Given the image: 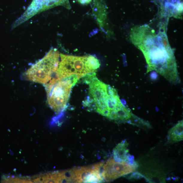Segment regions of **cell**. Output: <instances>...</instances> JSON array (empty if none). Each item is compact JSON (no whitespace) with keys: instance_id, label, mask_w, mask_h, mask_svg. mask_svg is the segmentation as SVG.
Here are the masks:
<instances>
[{"instance_id":"obj_1","label":"cell","mask_w":183,"mask_h":183,"mask_svg":"<svg viewBox=\"0 0 183 183\" xmlns=\"http://www.w3.org/2000/svg\"><path fill=\"white\" fill-rule=\"evenodd\" d=\"M143 27L133 30L132 39L134 44L142 51L148 64L147 73L155 71L173 84L180 83L181 81L178 71L173 51L169 43L164 38L158 40V36L146 34Z\"/></svg>"},{"instance_id":"obj_2","label":"cell","mask_w":183,"mask_h":183,"mask_svg":"<svg viewBox=\"0 0 183 183\" xmlns=\"http://www.w3.org/2000/svg\"><path fill=\"white\" fill-rule=\"evenodd\" d=\"M89 86V97L84 105L109 119L115 121L126 107L121 102L115 89L99 80L95 73L85 76Z\"/></svg>"},{"instance_id":"obj_3","label":"cell","mask_w":183,"mask_h":183,"mask_svg":"<svg viewBox=\"0 0 183 183\" xmlns=\"http://www.w3.org/2000/svg\"><path fill=\"white\" fill-rule=\"evenodd\" d=\"M61 61L54 77L61 80L72 75L79 79L95 73L100 67L99 60L93 55L78 56L61 54Z\"/></svg>"},{"instance_id":"obj_4","label":"cell","mask_w":183,"mask_h":183,"mask_svg":"<svg viewBox=\"0 0 183 183\" xmlns=\"http://www.w3.org/2000/svg\"><path fill=\"white\" fill-rule=\"evenodd\" d=\"M79 78L76 75L58 80L53 78L45 84L48 104L56 113H61L68 102L72 87Z\"/></svg>"},{"instance_id":"obj_5","label":"cell","mask_w":183,"mask_h":183,"mask_svg":"<svg viewBox=\"0 0 183 183\" xmlns=\"http://www.w3.org/2000/svg\"><path fill=\"white\" fill-rule=\"evenodd\" d=\"M60 56L59 51L56 49H52L44 57L25 72V78L36 83L47 84L58 70Z\"/></svg>"},{"instance_id":"obj_6","label":"cell","mask_w":183,"mask_h":183,"mask_svg":"<svg viewBox=\"0 0 183 183\" xmlns=\"http://www.w3.org/2000/svg\"><path fill=\"white\" fill-rule=\"evenodd\" d=\"M59 6L70 8L69 0H33L25 12L12 25V29L16 28L40 12Z\"/></svg>"},{"instance_id":"obj_7","label":"cell","mask_w":183,"mask_h":183,"mask_svg":"<svg viewBox=\"0 0 183 183\" xmlns=\"http://www.w3.org/2000/svg\"><path fill=\"white\" fill-rule=\"evenodd\" d=\"M137 167L138 165H132L125 161H117L110 158L103 165L102 176L105 181L110 182L134 172Z\"/></svg>"},{"instance_id":"obj_8","label":"cell","mask_w":183,"mask_h":183,"mask_svg":"<svg viewBox=\"0 0 183 183\" xmlns=\"http://www.w3.org/2000/svg\"><path fill=\"white\" fill-rule=\"evenodd\" d=\"M128 143L125 140L118 144L113 151V158L118 162H128L129 150L127 149Z\"/></svg>"},{"instance_id":"obj_9","label":"cell","mask_w":183,"mask_h":183,"mask_svg":"<svg viewBox=\"0 0 183 183\" xmlns=\"http://www.w3.org/2000/svg\"><path fill=\"white\" fill-rule=\"evenodd\" d=\"M183 121H179L168 131L167 136L169 143H173L182 141L183 139Z\"/></svg>"},{"instance_id":"obj_10","label":"cell","mask_w":183,"mask_h":183,"mask_svg":"<svg viewBox=\"0 0 183 183\" xmlns=\"http://www.w3.org/2000/svg\"><path fill=\"white\" fill-rule=\"evenodd\" d=\"M5 182L11 183H32L30 180H28L25 179H20L19 178H12L6 179Z\"/></svg>"},{"instance_id":"obj_11","label":"cell","mask_w":183,"mask_h":183,"mask_svg":"<svg viewBox=\"0 0 183 183\" xmlns=\"http://www.w3.org/2000/svg\"><path fill=\"white\" fill-rule=\"evenodd\" d=\"M92 0H78L79 3L81 4L86 5L91 3Z\"/></svg>"}]
</instances>
